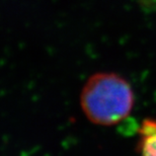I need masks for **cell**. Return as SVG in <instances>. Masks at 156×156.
Returning <instances> with one entry per match:
<instances>
[{"mask_svg":"<svg viewBox=\"0 0 156 156\" xmlns=\"http://www.w3.org/2000/svg\"><path fill=\"white\" fill-rule=\"evenodd\" d=\"M135 105V94L127 79L113 72L89 77L80 94L84 116L98 126H114L125 120Z\"/></svg>","mask_w":156,"mask_h":156,"instance_id":"cell-1","label":"cell"}]
</instances>
